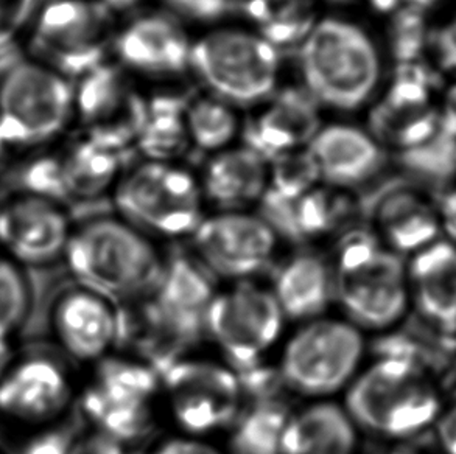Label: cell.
I'll list each match as a JSON object with an SVG mask.
<instances>
[{
	"label": "cell",
	"mask_w": 456,
	"mask_h": 454,
	"mask_svg": "<svg viewBox=\"0 0 456 454\" xmlns=\"http://www.w3.org/2000/svg\"><path fill=\"white\" fill-rule=\"evenodd\" d=\"M64 260L81 287L110 301L145 299L166 268L153 239L125 222L102 216L81 224L69 237Z\"/></svg>",
	"instance_id": "6da1fadb"
},
{
	"label": "cell",
	"mask_w": 456,
	"mask_h": 454,
	"mask_svg": "<svg viewBox=\"0 0 456 454\" xmlns=\"http://www.w3.org/2000/svg\"><path fill=\"white\" fill-rule=\"evenodd\" d=\"M330 264L341 316L363 333L385 332L401 322L411 302L408 268L376 233L343 235Z\"/></svg>",
	"instance_id": "7a4b0ae2"
},
{
	"label": "cell",
	"mask_w": 456,
	"mask_h": 454,
	"mask_svg": "<svg viewBox=\"0 0 456 454\" xmlns=\"http://www.w3.org/2000/svg\"><path fill=\"white\" fill-rule=\"evenodd\" d=\"M343 395L358 430L387 439L413 436L441 412L436 389L405 356H382L364 364Z\"/></svg>",
	"instance_id": "3957f363"
},
{
	"label": "cell",
	"mask_w": 456,
	"mask_h": 454,
	"mask_svg": "<svg viewBox=\"0 0 456 454\" xmlns=\"http://www.w3.org/2000/svg\"><path fill=\"white\" fill-rule=\"evenodd\" d=\"M279 378L307 401L335 400L357 378L366 360L364 333L341 314L305 320L279 347Z\"/></svg>",
	"instance_id": "277c9868"
},
{
	"label": "cell",
	"mask_w": 456,
	"mask_h": 454,
	"mask_svg": "<svg viewBox=\"0 0 456 454\" xmlns=\"http://www.w3.org/2000/svg\"><path fill=\"white\" fill-rule=\"evenodd\" d=\"M287 324L272 287L254 279L216 289L206 314L204 335L216 345L220 360L240 375L278 355Z\"/></svg>",
	"instance_id": "5b68a950"
},
{
	"label": "cell",
	"mask_w": 456,
	"mask_h": 454,
	"mask_svg": "<svg viewBox=\"0 0 456 454\" xmlns=\"http://www.w3.org/2000/svg\"><path fill=\"white\" fill-rule=\"evenodd\" d=\"M162 409L179 434L210 439L241 418L240 375L212 356H183L160 380Z\"/></svg>",
	"instance_id": "8992f818"
},
{
	"label": "cell",
	"mask_w": 456,
	"mask_h": 454,
	"mask_svg": "<svg viewBox=\"0 0 456 454\" xmlns=\"http://www.w3.org/2000/svg\"><path fill=\"white\" fill-rule=\"evenodd\" d=\"M379 58L370 37L355 25L329 19L308 31L303 70L316 99L339 109H354L372 93Z\"/></svg>",
	"instance_id": "52a82bcc"
},
{
	"label": "cell",
	"mask_w": 456,
	"mask_h": 454,
	"mask_svg": "<svg viewBox=\"0 0 456 454\" xmlns=\"http://www.w3.org/2000/svg\"><path fill=\"white\" fill-rule=\"evenodd\" d=\"M125 222L150 239L191 237L203 222V191L189 173L149 164L131 173L116 191Z\"/></svg>",
	"instance_id": "ba28073f"
},
{
	"label": "cell",
	"mask_w": 456,
	"mask_h": 454,
	"mask_svg": "<svg viewBox=\"0 0 456 454\" xmlns=\"http://www.w3.org/2000/svg\"><path fill=\"white\" fill-rule=\"evenodd\" d=\"M83 408L100 433L120 443L136 442L153 430L164 411L160 380L142 362L108 356L99 362Z\"/></svg>",
	"instance_id": "9c48e42d"
},
{
	"label": "cell",
	"mask_w": 456,
	"mask_h": 454,
	"mask_svg": "<svg viewBox=\"0 0 456 454\" xmlns=\"http://www.w3.org/2000/svg\"><path fill=\"white\" fill-rule=\"evenodd\" d=\"M191 239L198 263L226 283L257 279L276 262L282 246L272 223L241 210L204 216Z\"/></svg>",
	"instance_id": "30bf717a"
},
{
	"label": "cell",
	"mask_w": 456,
	"mask_h": 454,
	"mask_svg": "<svg viewBox=\"0 0 456 454\" xmlns=\"http://www.w3.org/2000/svg\"><path fill=\"white\" fill-rule=\"evenodd\" d=\"M198 74L224 99L251 103L272 91L278 53L272 43L243 31H216L191 49Z\"/></svg>",
	"instance_id": "8fae6325"
},
{
	"label": "cell",
	"mask_w": 456,
	"mask_h": 454,
	"mask_svg": "<svg viewBox=\"0 0 456 454\" xmlns=\"http://www.w3.org/2000/svg\"><path fill=\"white\" fill-rule=\"evenodd\" d=\"M70 91L61 77L35 64H18L0 87V137L4 142L44 141L68 118Z\"/></svg>",
	"instance_id": "7c38bea8"
},
{
	"label": "cell",
	"mask_w": 456,
	"mask_h": 454,
	"mask_svg": "<svg viewBox=\"0 0 456 454\" xmlns=\"http://www.w3.org/2000/svg\"><path fill=\"white\" fill-rule=\"evenodd\" d=\"M216 291L209 274L197 260H167L159 282L145 297L150 326L172 343H191L204 333L206 314Z\"/></svg>",
	"instance_id": "4fadbf2b"
},
{
	"label": "cell",
	"mask_w": 456,
	"mask_h": 454,
	"mask_svg": "<svg viewBox=\"0 0 456 454\" xmlns=\"http://www.w3.org/2000/svg\"><path fill=\"white\" fill-rule=\"evenodd\" d=\"M105 6L85 0H56L39 19L37 43L64 70L80 74L97 68L103 52Z\"/></svg>",
	"instance_id": "5bb4252c"
},
{
	"label": "cell",
	"mask_w": 456,
	"mask_h": 454,
	"mask_svg": "<svg viewBox=\"0 0 456 454\" xmlns=\"http://www.w3.org/2000/svg\"><path fill=\"white\" fill-rule=\"evenodd\" d=\"M52 326L62 350L81 362L103 361L120 335L116 304L81 285L58 297Z\"/></svg>",
	"instance_id": "9a60e30c"
},
{
	"label": "cell",
	"mask_w": 456,
	"mask_h": 454,
	"mask_svg": "<svg viewBox=\"0 0 456 454\" xmlns=\"http://www.w3.org/2000/svg\"><path fill=\"white\" fill-rule=\"evenodd\" d=\"M72 393L66 369L49 356H30L2 377L0 412L22 424H47L66 411Z\"/></svg>",
	"instance_id": "2e32d148"
},
{
	"label": "cell",
	"mask_w": 456,
	"mask_h": 454,
	"mask_svg": "<svg viewBox=\"0 0 456 454\" xmlns=\"http://www.w3.org/2000/svg\"><path fill=\"white\" fill-rule=\"evenodd\" d=\"M70 233L66 214L45 198H22L0 212V245L12 262H53L64 255Z\"/></svg>",
	"instance_id": "e0dca14e"
},
{
	"label": "cell",
	"mask_w": 456,
	"mask_h": 454,
	"mask_svg": "<svg viewBox=\"0 0 456 454\" xmlns=\"http://www.w3.org/2000/svg\"><path fill=\"white\" fill-rule=\"evenodd\" d=\"M360 430L335 400L307 401L285 418L279 454H357Z\"/></svg>",
	"instance_id": "ac0fdd59"
},
{
	"label": "cell",
	"mask_w": 456,
	"mask_h": 454,
	"mask_svg": "<svg viewBox=\"0 0 456 454\" xmlns=\"http://www.w3.org/2000/svg\"><path fill=\"white\" fill-rule=\"evenodd\" d=\"M270 287L285 318L295 324L324 316L335 301L332 264L316 252L287 258Z\"/></svg>",
	"instance_id": "d6986e66"
},
{
	"label": "cell",
	"mask_w": 456,
	"mask_h": 454,
	"mask_svg": "<svg viewBox=\"0 0 456 454\" xmlns=\"http://www.w3.org/2000/svg\"><path fill=\"white\" fill-rule=\"evenodd\" d=\"M411 301L439 326H456V245L435 241L408 268Z\"/></svg>",
	"instance_id": "ffe728a7"
},
{
	"label": "cell",
	"mask_w": 456,
	"mask_h": 454,
	"mask_svg": "<svg viewBox=\"0 0 456 454\" xmlns=\"http://www.w3.org/2000/svg\"><path fill=\"white\" fill-rule=\"evenodd\" d=\"M314 156L321 176L333 185H355L370 178L382 166V153L360 129L329 126L312 139Z\"/></svg>",
	"instance_id": "44dd1931"
},
{
	"label": "cell",
	"mask_w": 456,
	"mask_h": 454,
	"mask_svg": "<svg viewBox=\"0 0 456 454\" xmlns=\"http://www.w3.org/2000/svg\"><path fill=\"white\" fill-rule=\"evenodd\" d=\"M438 232V216L414 191H389L374 209L377 239L399 255L422 251L436 241Z\"/></svg>",
	"instance_id": "7402d4cb"
},
{
	"label": "cell",
	"mask_w": 456,
	"mask_h": 454,
	"mask_svg": "<svg viewBox=\"0 0 456 454\" xmlns=\"http://www.w3.org/2000/svg\"><path fill=\"white\" fill-rule=\"evenodd\" d=\"M318 133V114L314 103L297 91L281 93L272 108L248 128L249 147L260 156L278 158Z\"/></svg>",
	"instance_id": "603a6c76"
},
{
	"label": "cell",
	"mask_w": 456,
	"mask_h": 454,
	"mask_svg": "<svg viewBox=\"0 0 456 454\" xmlns=\"http://www.w3.org/2000/svg\"><path fill=\"white\" fill-rule=\"evenodd\" d=\"M118 53L130 66L151 72H176L191 61L184 33L168 19H141L118 39Z\"/></svg>",
	"instance_id": "cb8c5ba5"
},
{
	"label": "cell",
	"mask_w": 456,
	"mask_h": 454,
	"mask_svg": "<svg viewBox=\"0 0 456 454\" xmlns=\"http://www.w3.org/2000/svg\"><path fill=\"white\" fill-rule=\"evenodd\" d=\"M268 178L264 158L247 150H234L210 162L204 191L214 203L237 210L245 204L265 197Z\"/></svg>",
	"instance_id": "d4e9b609"
},
{
	"label": "cell",
	"mask_w": 456,
	"mask_h": 454,
	"mask_svg": "<svg viewBox=\"0 0 456 454\" xmlns=\"http://www.w3.org/2000/svg\"><path fill=\"white\" fill-rule=\"evenodd\" d=\"M118 168V150L106 147L94 139L83 143L68 162L62 164L68 197H99L111 185Z\"/></svg>",
	"instance_id": "484cf974"
},
{
	"label": "cell",
	"mask_w": 456,
	"mask_h": 454,
	"mask_svg": "<svg viewBox=\"0 0 456 454\" xmlns=\"http://www.w3.org/2000/svg\"><path fill=\"white\" fill-rule=\"evenodd\" d=\"M268 207L281 215H289L295 232L307 239H320L337 229L349 214L352 204L337 191L312 189L293 203Z\"/></svg>",
	"instance_id": "4316f807"
},
{
	"label": "cell",
	"mask_w": 456,
	"mask_h": 454,
	"mask_svg": "<svg viewBox=\"0 0 456 454\" xmlns=\"http://www.w3.org/2000/svg\"><path fill=\"white\" fill-rule=\"evenodd\" d=\"M320 176V168L310 151L281 154L276 158V166L272 173V184L266 189L264 203L268 206L293 203L297 198L312 191Z\"/></svg>",
	"instance_id": "83f0119b"
},
{
	"label": "cell",
	"mask_w": 456,
	"mask_h": 454,
	"mask_svg": "<svg viewBox=\"0 0 456 454\" xmlns=\"http://www.w3.org/2000/svg\"><path fill=\"white\" fill-rule=\"evenodd\" d=\"M184 123L179 116L178 100L160 99L145 114L141 128V147L153 158H168L184 147Z\"/></svg>",
	"instance_id": "f1b7e54d"
},
{
	"label": "cell",
	"mask_w": 456,
	"mask_h": 454,
	"mask_svg": "<svg viewBox=\"0 0 456 454\" xmlns=\"http://www.w3.org/2000/svg\"><path fill=\"white\" fill-rule=\"evenodd\" d=\"M122 81L111 68H97L81 83L78 105L83 116L89 120H99L110 116L122 103Z\"/></svg>",
	"instance_id": "f546056e"
},
{
	"label": "cell",
	"mask_w": 456,
	"mask_h": 454,
	"mask_svg": "<svg viewBox=\"0 0 456 454\" xmlns=\"http://www.w3.org/2000/svg\"><path fill=\"white\" fill-rule=\"evenodd\" d=\"M187 123L193 141L206 150L223 147L235 133L234 116L226 106L210 100L191 106Z\"/></svg>",
	"instance_id": "4dcf8cb0"
},
{
	"label": "cell",
	"mask_w": 456,
	"mask_h": 454,
	"mask_svg": "<svg viewBox=\"0 0 456 454\" xmlns=\"http://www.w3.org/2000/svg\"><path fill=\"white\" fill-rule=\"evenodd\" d=\"M28 310V288L10 257H0V341L8 338Z\"/></svg>",
	"instance_id": "1f68e13d"
},
{
	"label": "cell",
	"mask_w": 456,
	"mask_h": 454,
	"mask_svg": "<svg viewBox=\"0 0 456 454\" xmlns=\"http://www.w3.org/2000/svg\"><path fill=\"white\" fill-rule=\"evenodd\" d=\"M402 162L414 172L435 181L451 178L456 168V139L444 131L428 143L408 150Z\"/></svg>",
	"instance_id": "d6a6232c"
},
{
	"label": "cell",
	"mask_w": 456,
	"mask_h": 454,
	"mask_svg": "<svg viewBox=\"0 0 456 454\" xmlns=\"http://www.w3.org/2000/svg\"><path fill=\"white\" fill-rule=\"evenodd\" d=\"M20 182L35 197L45 198L50 201L55 198L68 197L62 164H58L56 160H37V164L27 166L20 176Z\"/></svg>",
	"instance_id": "836d02e7"
},
{
	"label": "cell",
	"mask_w": 456,
	"mask_h": 454,
	"mask_svg": "<svg viewBox=\"0 0 456 454\" xmlns=\"http://www.w3.org/2000/svg\"><path fill=\"white\" fill-rule=\"evenodd\" d=\"M422 19L414 12H403L397 19L395 35V52L403 61L411 60L419 53L422 47Z\"/></svg>",
	"instance_id": "e575fe53"
},
{
	"label": "cell",
	"mask_w": 456,
	"mask_h": 454,
	"mask_svg": "<svg viewBox=\"0 0 456 454\" xmlns=\"http://www.w3.org/2000/svg\"><path fill=\"white\" fill-rule=\"evenodd\" d=\"M428 93L426 85L399 74L385 105L395 111H418L420 106L426 105Z\"/></svg>",
	"instance_id": "d590c367"
},
{
	"label": "cell",
	"mask_w": 456,
	"mask_h": 454,
	"mask_svg": "<svg viewBox=\"0 0 456 454\" xmlns=\"http://www.w3.org/2000/svg\"><path fill=\"white\" fill-rule=\"evenodd\" d=\"M149 454H228L210 439L201 437L176 436L168 437L156 443Z\"/></svg>",
	"instance_id": "8d00e7d4"
},
{
	"label": "cell",
	"mask_w": 456,
	"mask_h": 454,
	"mask_svg": "<svg viewBox=\"0 0 456 454\" xmlns=\"http://www.w3.org/2000/svg\"><path fill=\"white\" fill-rule=\"evenodd\" d=\"M172 5L179 8L181 12H187L195 18H216L224 12H228L229 0H168Z\"/></svg>",
	"instance_id": "74e56055"
},
{
	"label": "cell",
	"mask_w": 456,
	"mask_h": 454,
	"mask_svg": "<svg viewBox=\"0 0 456 454\" xmlns=\"http://www.w3.org/2000/svg\"><path fill=\"white\" fill-rule=\"evenodd\" d=\"M122 443L114 441L103 433L81 439L70 445V454H122Z\"/></svg>",
	"instance_id": "f35d334b"
},
{
	"label": "cell",
	"mask_w": 456,
	"mask_h": 454,
	"mask_svg": "<svg viewBox=\"0 0 456 454\" xmlns=\"http://www.w3.org/2000/svg\"><path fill=\"white\" fill-rule=\"evenodd\" d=\"M70 445L72 443L60 434L49 433L31 441L22 454H70Z\"/></svg>",
	"instance_id": "ab89813d"
},
{
	"label": "cell",
	"mask_w": 456,
	"mask_h": 454,
	"mask_svg": "<svg viewBox=\"0 0 456 454\" xmlns=\"http://www.w3.org/2000/svg\"><path fill=\"white\" fill-rule=\"evenodd\" d=\"M438 437L445 454H456V406L439 418Z\"/></svg>",
	"instance_id": "60d3db41"
},
{
	"label": "cell",
	"mask_w": 456,
	"mask_h": 454,
	"mask_svg": "<svg viewBox=\"0 0 456 454\" xmlns=\"http://www.w3.org/2000/svg\"><path fill=\"white\" fill-rule=\"evenodd\" d=\"M441 212H443V226L445 232L449 233L452 243L456 245V191L444 198Z\"/></svg>",
	"instance_id": "b9f144b4"
},
{
	"label": "cell",
	"mask_w": 456,
	"mask_h": 454,
	"mask_svg": "<svg viewBox=\"0 0 456 454\" xmlns=\"http://www.w3.org/2000/svg\"><path fill=\"white\" fill-rule=\"evenodd\" d=\"M438 43L444 56L445 66L456 68V22L441 33Z\"/></svg>",
	"instance_id": "7bdbcfd3"
},
{
	"label": "cell",
	"mask_w": 456,
	"mask_h": 454,
	"mask_svg": "<svg viewBox=\"0 0 456 454\" xmlns=\"http://www.w3.org/2000/svg\"><path fill=\"white\" fill-rule=\"evenodd\" d=\"M443 131L445 134L452 135L456 139V86L449 91V100H447V109L443 118Z\"/></svg>",
	"instance_id": "ee69618b"
},
{
	"label": "cell",
	"mask_w": 456,
	"mask_h": 454,
	"mask_svg": "<svg viewBox=\"0 0 456 454\" xmlns=\"http://www.w3.org/2000/svg\"><path fill=\"white\" fill-rule=\"evenodd\" d=\"M18 4L19 8L28 16L31 12V6L35 4V0H14Z\"/></svg>",
	"instance_id": "f6af8a7d"
},
{
	"label": "cell",
	"mask_w": 456,
	"mask_h": 454,
	"mask_svg": "<svg viewBox=\"0 0 456 454\" xmlns=\"http://www.w3.org/2000/svg\"><path fill=\"white\" fill-rule=\"evenodd\" d=\"M395 2H397V0H374L377 8H380V10H389V8H393V6L395 5Z\"/></svg>",
	"instance_id": "bcb514c9"
},
{
	"label": "cell",
	"mask_w": 456,
	"mask_h": 454,
	"mask_svg": "<svg viewBox=\"0 0 456 454\" xmlns=\"http://www.w3.org/2000/svg\"><path fill=\"white\" fill-rule=\"evenodd\" d=\"M112 6H128L133 4V0H106Z\"/></svg>",
	"instance_id": "7dc6e473"
},
{
	"label": "cell",
	"mask_w": 456,
	"mask_h": 454,
	"mask_svg": "<svg viewBox=\"0 0 456 454\" xmlns=\"http://www.w3.org/2000/svg\"><path fill=\"white\" fill-rule=\"evenodd\" d=\"M411 2H414V4H418V5H428L430 2H433V0H411Z\"/></svg>",
	"instance_id": "c3c4849f"
},
{
	"label": "cell",
	"mask_w": 456,
	"mask_h": 454,
	"mask_svg": "<svg viewBox=\"0 0 456 454\" xmlns=\"http://www.w3.org/2000/svg\"><path fill=\"white\" fill-rule=\"evenodd\" d=\"M2 145H4V141H2V137H0V151H2Z\"/></svg>",
	"instance_id": "681fc988"
},
{
	"label": "cell",
	"mask_w": 456,
	"mask_h": 454,
	"mask_svg": "<svg viewBox=\"0 0 456 454\" xmlns=\"http://www.w3.org/2000/svg\"><path fill=\"white\" fill-rule=\"evenodd\" d=\"M0 212H2V209H0Z\"/></svg>",
	"instance_id": "f907efd6"
}]
</instances>
